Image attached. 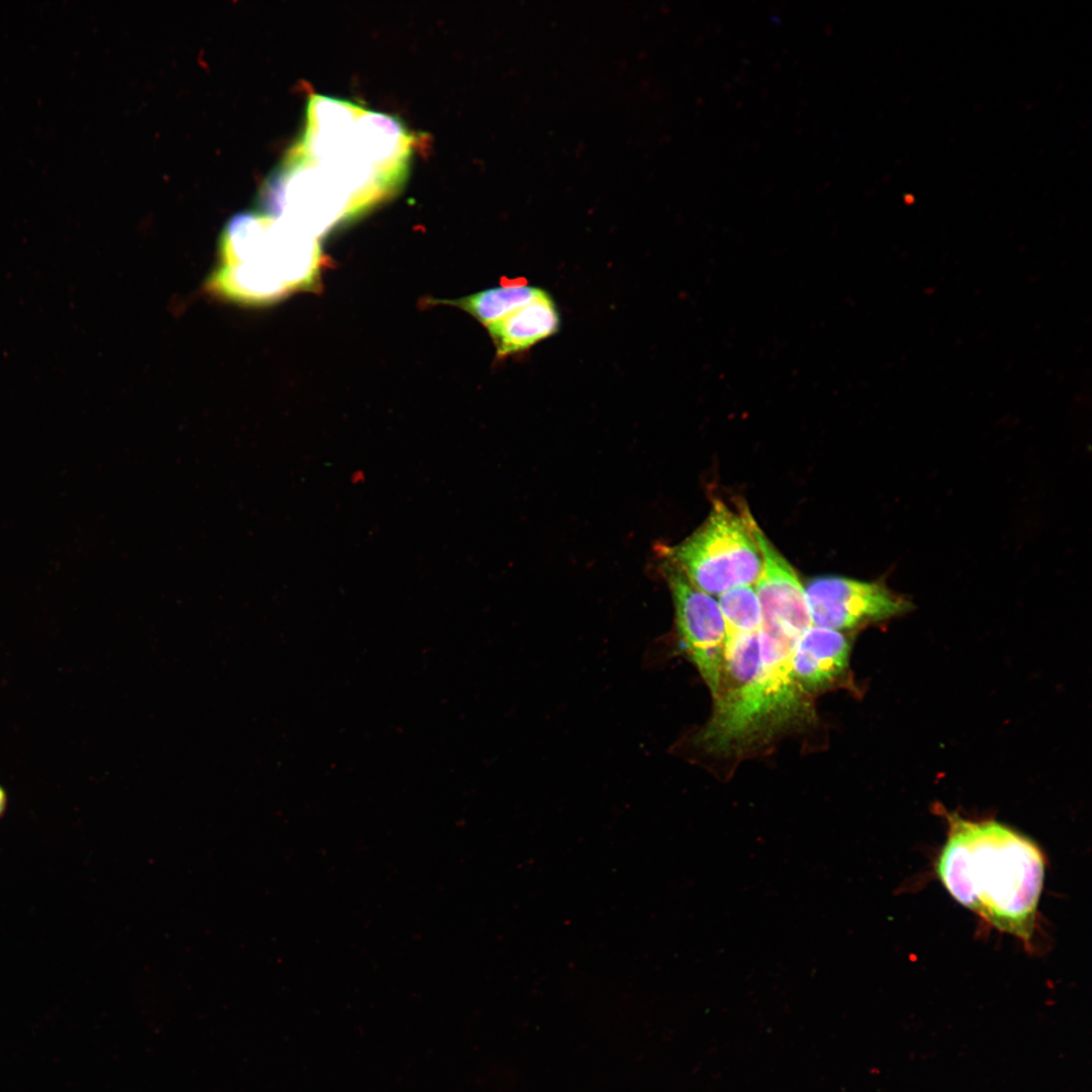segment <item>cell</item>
<instances>
[{
	"label": "cell",
	"mask_w": 1092,
	"mask_h": 1092,
	"mask_svg": "<svg viewBox=\"0 0 1092 1092\" xmlns=\"http://www.w3.org/2000/svg\"><path fill=\"white\" fill-rule=\"evenodd\" d=\"M944 816L946 840L936 861L941 884L960 904L1028 946L1044 880L1040 847L993 819Z\"/></svg>",
	"instance_id": "obj_1"
},
{
	"label": "cell",
	"mask_w": 1092,
	"mask_h": 1092,
	"mask_svg": "<svg viewBox=\"0 0 1092 1092\" xmlns=\"http://www.w3.org/2000/svg\"><path fill=\"white\" fill-rule=\"evenodd\" d=\"M416 136L395 116L315 94L290 152L307 163L355 217L402 186Z\"/></svg>",
	"instance_id": "obj_2"
},
{
	"label": "cell",
	"mask_w": 1092,
	"mask_h": 1092,
	"mask_svg": "<svg viewBox=\"0 0 1092 1092\" xmlns=\"http://www.w3.org/2000/svg\"><path fill=\"white\" fill-rule=\"evenodd\" d=\"M317 263L313 237L269 214L242 213L224 229L210 283L228 299L267 302L312 283Z\"/></svg>",
	"instance_id": "obj_3"
},
{
	"label": "cell",
	"mask_w": 1092,
	"mask_h": 1092,
	"mask_svg": "<svg viewBox=\"0 0 1092 1092\" xmlns=\"http://www.w3.org/2000/svg\"><path fill=\"white\" fill-rule=\"evenodd\" d=\"M801 635L793 627L761 622L756 678L733 700L713 708L711 719L697 735L698 744L713 753L736 751L809 716V694L792 672V656Z\"/></svg>",
	"instance_id": "obj_4"
},
{
	"label": "cell",
	"mask_w": 1092,
	"mask_h": 1092,
	"mask_svg": "<svg viewBox=\"0 0 1092 1092\" xmlns=\"http://www.w3.org/2000/svg\"><path fill=\"white\" fill-rule=\"evenodd\" d=\"M752 520L748 510L737 514L721 499H715L704 524L685 541L664 547L662 552L695 586L709 595L751 585L762 567Z\"/></svg>",
	"instance_id": "obj_5"
},
{
	"label": "cell",
	"mask_w": 1092,
	"mask_h": 1092,
	"mask_svg": "<svg viewBox=\"0 0 1092 1092\" xmlns=\"http://www.w3.org/2000/svg\"><path fill=\"white\" fill-rule=\"evenodd\" d=\"M664 574L673 607L680 648L716 695L722 668L726 628L719 604L695 586L686 574L667 561Z\"/></svg>",
	"instance_id": "obj_6"
},
{
	"label": "cell",
	"mask_w": 1092,
	"mask_h": 1092,
	"mask_svg": "<svg viewBox=\"0 0 1092 1092\" xmlns=\"http://www.w3.org/2000/svg\"><path fill=\"white\" fill-rule=\"evenodd\" d=\"M804 588L812 623L836 631L884 621L912 608L907 599L881 582L819 576Z\"/></svg>",
	"instance_id": "obj_7"
},
{
	"label": "cell",
	"mask_w": 1092,
	"mask_h": 1092,
	"mask_svg": "<svg viewBox=\"0 0 1092 1092\" xmlns=\"http://www.w3.org/2000/svg\"><path fill=\"white\" fill-rule=\"evenodd\" d=\"M752 531L762 556V567L755 581L761 620L790 625L804 633L813 623L797 572L754 520Z\"/></svg>",
	"instance_id": "obj_8"
},
{
	"label": "cell",
	"mask_w": 1092,
	"mask_h": 1092,
	"mask_svg": "<svg viewBox=\"0 0 1092 1092\" xmlns=\"http://www.w3.org/2000/svg\"><path fill=\"white\" fill-rule=\"evenodd\" d=\"M849 650V642L842 633L812 625L794 648L795 680L807 694L824 689L846 670Z\"/></svg>",
	"instance_id": "obj_9"
},
{
	"label": "cell",
	"mask_w": 1092,
	"mask_h": 1092,
	"mask_svg": "<svg viewBox=\"0 0 1092 1092\" xmlns=\"http://www.w3.org/2000/svg\"><path fill=\"white\" fill-rule=\"evenodd\" d=\"M561 326L558 307L545 290L539 297L516 309L486 329L498 359L523 354L554 336Z\"/></svg>",
	"instance_id": "obj_10"
},
{
	"label": "cell",
	"mask_w": 1092,
	"mask_h": 1092,
	"mask_svg": "<svg viewBox=\"0 0 1092 1092\" xmlns=\"http://www.w3.org/2000/svg\"><path fill=\"white\" fill-rule=\"evenodd\" d=\"M544 291L527 283L505 284L443 302L462 308L486 327L536 299Z\"/></svg>",
	"instance_id": "obj_11"
},
{
	"label": "cell",
	"mask_w": 1092,
	"mask_h": 1092,
	"mask_svg": "<svg viewBox=\"0 0 1092 1092\" xmlns=\"http://www.w3.org/2000/svg\"><path fill=\"white\" fill-rule=\"evenodd\" d=\"M726 634L759 631L761 610L755 588L750 584L734 586L719 598Z\"/></svg>",
	"instance_id": "obj_12"
},
{
	"label": "cell",
	"mask_w": 1092,
	"mask_h": 1092,
	"mask_svg": "<svg viewBox=\"0 0 1092 1092\" xmlns=\"http://www.w3.org/2000/svg\"><path fill=\"white\" fill-rule=\"evenodd\" d=\"M7 805V795L3 787L0 785V817L5 812Z\"/></svg>",
	"instance_id": "obj_13"
}]
</instances>
